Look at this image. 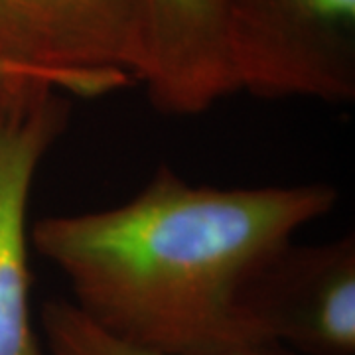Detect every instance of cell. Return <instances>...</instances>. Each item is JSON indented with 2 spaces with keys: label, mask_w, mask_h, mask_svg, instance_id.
<instances>
[{
  "label": "cell",
  "mask_w": 355,
  "mask_h": 355,
  "mask_svg": "<svg viewBox=\"0 0 355 355\" xmlns=\"http://www.w3.org/2000/svg\"><path fill=\"white\" fill-rule=\"evenodd\" d=\"M0 51L71 95L137 85L142 0H0Z\"/></svg>",
  "instance_id": "obj_3"
},
{
  "label": "cell",
  "mask_w": 355,
  "mask_h": 355,
  "mask_svg": "<svg viewBox=\"0 0 355 355\" xmlns=\"http://www.w3.org/2000/svg\"><path fill=\"white\" fill-rule=\"evenodd\" d=\"M137 83L168 114H200L235 93L223 0H142Z\"/></svg>",
  "instance_id": "obj_6"
},
{
  "label": "cell",
  "mask_w": 355,
  "mask_h": 355,
  "mask_svg": "<svg viewBox=\"0 0 355 355\" xmlns=\"http://www.w3.org/2000/svg\"><path fill=\"white\" fill-rule=\"evenodd\" d=\"M12 77H38V79H46V81L58 85L60 89H64L53 77L48 76V73L18 64V62H14V60H10L8 55H4V53L0 51V81H2V79H12Z\"/></svg>",
  "instance_id": "obj_8"
},
{
  "label": "cell",
  "mask_w": 355,
  "mask_h": 355,
  "mask_svg": "<svg viewBox=\"0 0 355 355\" xmlns=\"http://www.w3.org/2000/svg\"><path fill=\"white\" fill-rule=\"evenodd\" d=\"M42 343L48 355H292L282 347H261L225 354H166L114 338L85 318L76 304L64 300L44 302L40 310Z\"/></svg>",
  "instance_id": "obj_7"
},
{
  "label": "cell",
  "mask_w": 355,
  "mask_h": 355,
  "mask_svg": "<svg viewBox=\"0 0 355 355\" xmlns=\"http://www.w3.org/2000/svg\"><path fill=\"white\" fill-rule=\"evenodd\" d=\"M243 310L266 345L355 355V235L286 243L249 282Z\"/></svg>",
  "instance_id": "obj_5"
},
{
  "label": "cell",
  "mask_w": 355,
  "mask_h": 355,
  "mask_svg": "<svg viewBox=\"0 0 355 355\" xmlns=\"http://www.w3.org/2000/svg\"><path fill=\"white\" fill-rule=\"evenodd\" d=\"M223 18L237 91L355 101V0H223Z\"/></svg>",
  "instance_id": "obj_2"
},
{
  "label": "cell",
  "mask_w": 355,
  "mask_h": 355,
  "mask_svg": "<svg viewBox=\"0 0 355 355\" xmlns=\"http://www.w3.org/2000/svg\"><path fill=\"white\" fill-rule=\"evenodd\" d=\"M67 95L38 77L0 81V355H48L32 322L28 205L42 160L69 125Z\"/></svg>",
  "instance_id": "obj_4"
},
{
  "label": "cell",
  "mask_w": 355,
  "mask_h": 355,
  "mask_svg": "<svg viewBox=\"0 0 355 355\" xmlns=\"http://www.w3.org/2000/svg\"><path fill=\"white\" fill-rule=\"evenodd\" d=\"M338 200L324 182L227 190L160 164L121 205L38 219L30 247L64 275L77 310L119 340L166 354L261 349L272 345L245 316L249 282Z\"/></svg>",
  "instance_id": "obj_1"
}]
</instances>
